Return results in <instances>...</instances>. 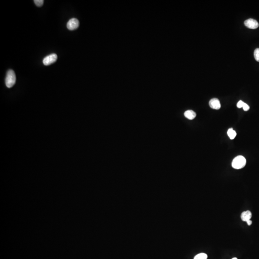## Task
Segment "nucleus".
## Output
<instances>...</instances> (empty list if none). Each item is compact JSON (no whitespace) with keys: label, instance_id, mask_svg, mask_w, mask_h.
<instances>
[{"label":"nucleus","instance_id":"obj_4","mask_svg":"<svg viewBox=\"0 0 259 259\" xmlns=\"http://www.w3.org/2000/svg\"><path fill=\"white\" fill-rule=\"evenodd\" d=\"M79 22L76 18H72L67 24V28L70 30H74L78 28Z\"/></svg>","mask_w":259,"mask_h":259},{"label":"nucleus","instance_id":"obj_8","mask_svg":"<svg viewBox=\"0 0 259 259\" xmlns=\"http://www.w3.org/2000/svg\"><path fill=\"white\" fill-rule=\"evenodd\" d=\"M184 116L189 120H193L196 116V113L192 110H187L184 113Z\"/></svg>","mask_w":259,"mask_h":259},{"label":"nucleus","instance_id":"obj_12","mask_svg":"<svg viewBox=\"0 0 259 259\" xmlns=\"http://www.w3.org/2000/svg\"><path fill=\"white\" fill-rule=\"evenodd\" d=\"M34 2L36 6L38 7H41L44 3L43 0H34Z\"/></svg>","mask_w":259,"mask_h":259},{"label":"nucleus","instance_id":"obj_15","mask_svg":"<svg viewBox=\"0 0 259 259\" xmlns=\"http://www.w3.org/2000/svg\"><path fill=\"white\" fill-rule=\"evenodd\" d=\"M247 223L248 226H251L252 224V221L251 220L247 221Z\"/></svg>","mask_w":259,"mask_h":259},{"label":"nucleus","instance_id":"obj_7","mask_svg":"<svg viewBox=\"0 0 259 259\" xmlns=\"http://www.w3.org/2000/svg\"><path fill=\"white\" fill-rule=\"evenodd\" d=\"M252 217V212L250 211L243 212L241 214V220L244 222H247L248 220H251Z\"/></svg>","mask_w":259,"mask_h":259},{"label":"nucleus","instance_id":"obj_9","mask_svg":"<svg viewBox=\"0 0 259 259\" xmlns=\"http://www.w3.org/2000/svg\"><path fill=\"white\" fill-rule=\"evenodd\" d=\"M227 135L230 139L233 140L237 136V133H236V131H234L232 128H230V129H229V130L227 131Z\"/></svg>","mask_w":259,"mask_h":259},{"label":"nucleus","instance_id":"obj_14","mask_svg":"<svg viewBox=\"0 0 259 259\" xmlns=\"http://www.w3.org/2000/svg\"><path fill=\"white\" fill-rule=\"evenodd\" d=\"M242 108H243V109H244V111H248V110H249V109H250V107H249V106L248 104L245 103H244V105H243Z\"/></svg>","mask_w":259,"mask_h":259},{"label":"nucleus","instance_id":"obj_6","mask_svg":"<svg viewBox=\"0 0 259 259\" xmlns=\"http://www.w3.org/2000/svg\"><path fill=\"white\" fill-rule=\"evenodd\" d=\"M209 106L213 109H219L221 108V104L217 98H214L210 101Z\"/></svg>","mask_w":259,"mask_h":259},{"label":"nucleus","instance_id":"obj_3","mask_svg":"<svg viewBox=\"0 0 259 259\" xmlns=\"http://www.w3.org/2000/svg\"><path fill=\"white\" fill-rule=\"evenodd\" d=\"M57 58L58 57L57 54L53 53V54L48 55V56H46L45 58H44L43 60V63L45 65H50L56 62Z\"/></svg>","mask_w":259,"mask_h":259},{"label":"nucleus","instance_id":"obj_16","mask_svg":"<svg viewBox=\"0 0 259 259\" xmlns=\"http://www.w3.org/2000/svg\"><path fill=\"white\" fill-rule=\"evenodd\" d=\"M232 259H238V258H236V257H235V258H232Z\"/></svg>","mask_w":259,"mask_h":259},{"label":"nucleus","instance_id":"obj_11","mask_svg":"<svg viewBox=\"0 0 259 259\" xmlns=\"http://www.w3.org/2000/svg\"><path fill=\"white\" fill-rule=\"evenodd\" d=\"M254 56L256 61L259 62V48L255 49L254 52Z\"/></svg>","mask_w":259,"mask_h":259},{"label":"nucleus","instance_id":"obj_5","mask_svg":"<svg viewBox=\"0 0 259 259\" xmlns=\"http://www.w3.org/2000/svg\"><path fill=\"white\" fill-rule=\"evenodd\" d=\"M244 25L246 27H247L248 29H257L259 25L258 22L255 19H252V18L247 19L245 21Z\"/></svg>","mask_w":259,"mask_h":259},{"label":"nucleus","instance_id":"obj_10","mask_svg":"<svg viewBox=\"0 0 259 259\" xmlns=\"http://www.w3.org/2000/svg\"><path fill=\"white\" fill-rule=\"evenodd\" d=\"M208 256L206 253H200L197 254L194 257V259H207Z\"/></svg>","mask_w":259,"mask_h":259},{"label":"nucleus","instance_id":"obj_2","mask_svg":"<svg viewBox=\"0 0 259 259\" xmlns=\"http://www.w3.org/2000/svg\"><path fill=\"white\" fill-rule=\"evenodd\" d=\"M16 82V75L13 70H9L7 73L6 78V85L8 88H11Z\"/></svg>","mask_w":259,"mask_h":259},{"label":"nucleus","instance_id":"obj_13","mask_svg":"<svg viewBox=\"0 0 259 259\" xmlns=\"http://www.w3.org/2000/svg\"><path fill=\"white\" fill-rule=\"evenodd\" d=\"M244 102L240 100L238 102V103H237V107L238 108H241L243 107V105H244Z\"/></svg>","mask_w":259,"mask_h":259},{"label":"nucleus","instance_id":"obj_1","mask_svg":"<svg viewBox=\"0 0 259 259\" xmlns=\"http://www.w3.org/2000/svg\"><path fill=\"white\" fill-rule=\"evenodd\" d=\"M246 160L242 155H239L233 160L232 166L236 169H241L246 166Z\"/></svg>","mask_w":259,"mask_h":259}]
</instances>
